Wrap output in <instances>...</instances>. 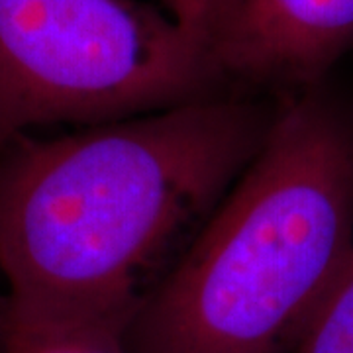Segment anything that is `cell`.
Instances as JSON below:
<instances>
[{"instance_id": "6", "label": "cell", "mask_w": 353, "mask_h": 353, "mask_svg": "<svg viewBox=\"0 0 353 353\" xmlns=\"http://www.w3.org/2000/svg\"><path fill=\"white\" fill-rule=\"evenodd\" d=\"M292 353H353V250Z\"/></svg>"}, {"instance_id": "5", "label": "cell", "mask_w": 353, "mask_h": 353, "mask_svg": "<svg viewBox=\"0 0 353 353\" xmlns=\"http://www.w3.org/2000/svg\"><path fill=\"white\" fill-rule=\"evenodd\" d=\"M128 326L0 294V353H132Z\"/></svg>"}, {"instance_id": "3", "label": "cell", "mask_w": 353, "mask_h": 353, "mask_svg": "<svg viewBox=\"0 0 353 353\" xmlns=\"http://www.w3.org/2000/svg\"><path fill=\"white\" fill-rule=\"evenodd\" d=\"M212 50L139 0H0V148L220 94Z\"/></svg>"}, {"instance_id": "1", "label": "cell", "mask_w": 353, "mask_h": 353, "mask_svg": "<svg viewBox=\"0 0 353 353\" xmlns=\"http://www.w3.org/2000/svg\"><path fill=\"white\" fill-rule=\"evenodd\" d=\"M279 106L216 94L16 139L0 159L6 294L130 328L261 150Z\"/></svg>"}, {"instance_id": "2", "label": "cell", "mask_w": 353, "mask_h": 353, "mask_svg": "<svg viewBox=\"0 0 353 353\" xmlns=\"http://www.w3.org/2000/svg\"><path fill=\"white\" fill-rule=\"evenodd\" d=\"M352 250L353 116L304 88L141 304L130 350L292 353Z\"/></svg>"}, {"instance_id": "4", "label": "cell", "mask_w": 353, "mask_h": 353, "mask_svg": "<svg viewBox=\"0 0 353 353\" xmlns=\"http://www.w3.org/2000/svg\"><path fill=\"white\" fill-rule=\"evenodd\" d=\"M353 50V0H230L214 55L224 79L310 88Z\"/></svg>"}, {"instance_id": "7", "label": "cell", "mask_w": 353, "mask_h": 353, "mask_svg": "<svg viewBox=\"0 0 353 353\" xmlns=\"http://www.w3.org/2000/svg\"><path fill=\"white\" fill-rule=\"evenodd\" d=\"M159 6L214 53L230 0H157ZM216 57V55H214Z\"/></svg>"}]
</instances>
